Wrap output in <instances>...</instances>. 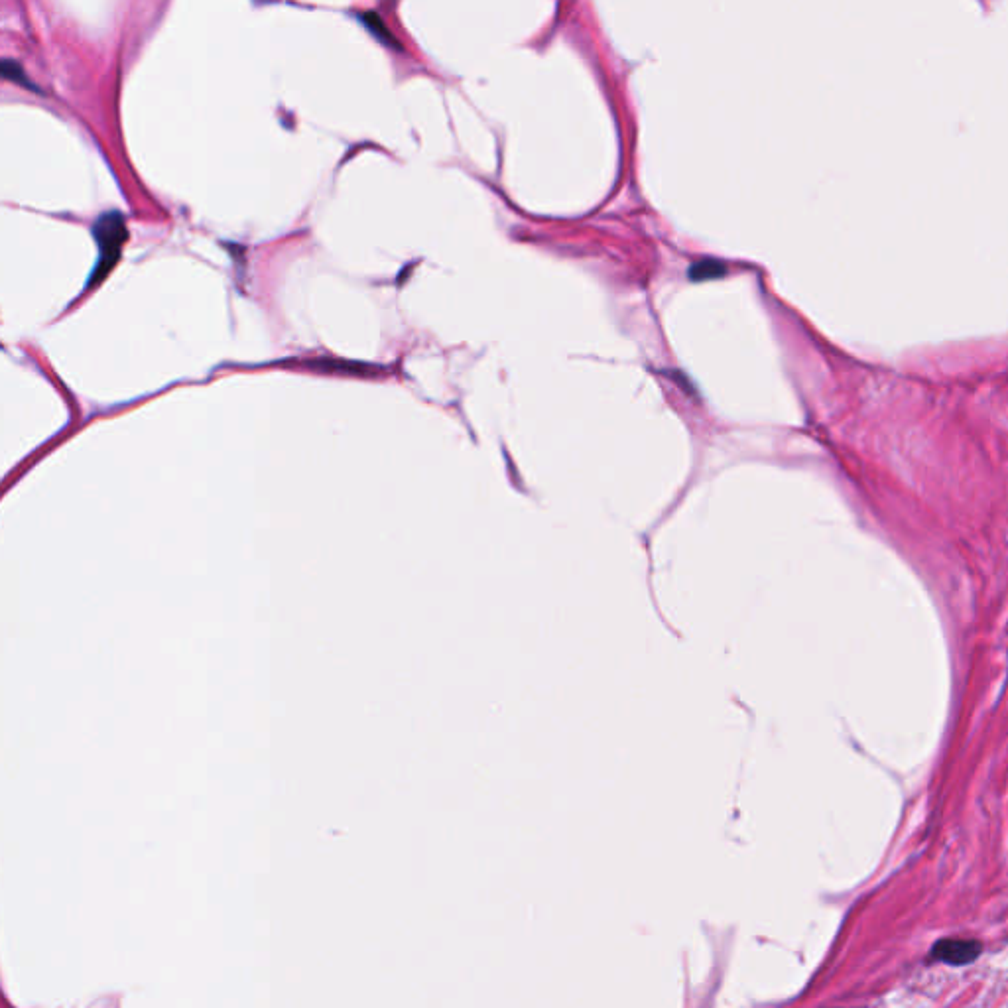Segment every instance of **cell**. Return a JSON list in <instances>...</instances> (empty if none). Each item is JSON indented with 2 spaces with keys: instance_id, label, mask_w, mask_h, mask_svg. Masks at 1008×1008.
I'll return each instance as SVG.
<instances>
[{
  "instance_id": "3",
  "label": "cell",
  "mask_w": 1008,
  "mask_h": 1008,
  "mask_svg": "<svg viewBox=\"0 0 1008 1008\" xmlns=\"http://www.w3.org/2000/svg\"><path fill=\"white\" fill-rule=\"evenodd\" d=\"M359 20L369 28V32L377 38L378 42H382L384 46L392 48V50H402L400 42L394 38V34L388 30V26L384 24L382 16L378 12H373V10H367L363 14H359Z\"/></svg>"
},
{
  "instance_id": "2",
  "label": "cell",
  "mask_w": 1008,
  "mask_h": 1008,
  "mask_svg": "<svg viewBox=\"0 0 1008 1008\" xmlns=\"http://www.w3.org/2000/svg\"><path fill=\"white\" fill-rule=\"evenodd\" d=\"M981 953V944L973 940H942L938 942L932 955L949 965H967L977 959Z\"/></svg>"
},
{
  "instance_id": "4",
  "label": "cell",
  "mask_w": 1008,
  "mask_h": 1008,
  "mask_svg": "<svg viewBox=\"0 0 1008 1008\" xmlns=\"http://www.w3.org/2000/svg\"><path fill=\"white\" fill-rule=\"evenodd\" d=\"M727 272L725 264L723 262H717V260H701V262H695L690 270V278L692 280H707V278H719Z\"/></svg>"
},
{
  "instance_id": "5",
  "label": "cell",
  "mask_w": 1008,
  "mask_h": 1008,
  "mask_svg": "<svg viewBox=\"0 0 1008 1008\" xmlns=\"http://www.w3.org/2000/svg\"><path fill=\"white\" fill-rule=\"evenodd\" d=\"M2 75H4L6 79H10V81H14V83H18V85H22V87H26V89H32V91H38V93H40V89H38V87H36V85L28 79V75L24 73V69L20 67V63L4 60V62H2Z\"/></svg>"
},
{
  "instance_id": "1",
  "label": "cell",
  "mask_w": 1008,
  "mask_h": 1008,
  "mask_svg": "<svg viewBox=\"0 0 1008 1008\" xmlns=\"http://www.w3.org/2000/svg\"><path fill=\"white\" fill-rule=\"evenodd\" d=\"M93 235L99 245V260L95 262V268L87 280V290L99 286L121 258V251L128 239L123 213L119 211L103 213L93 225Z\"/></svg>"
}]
</instances>
